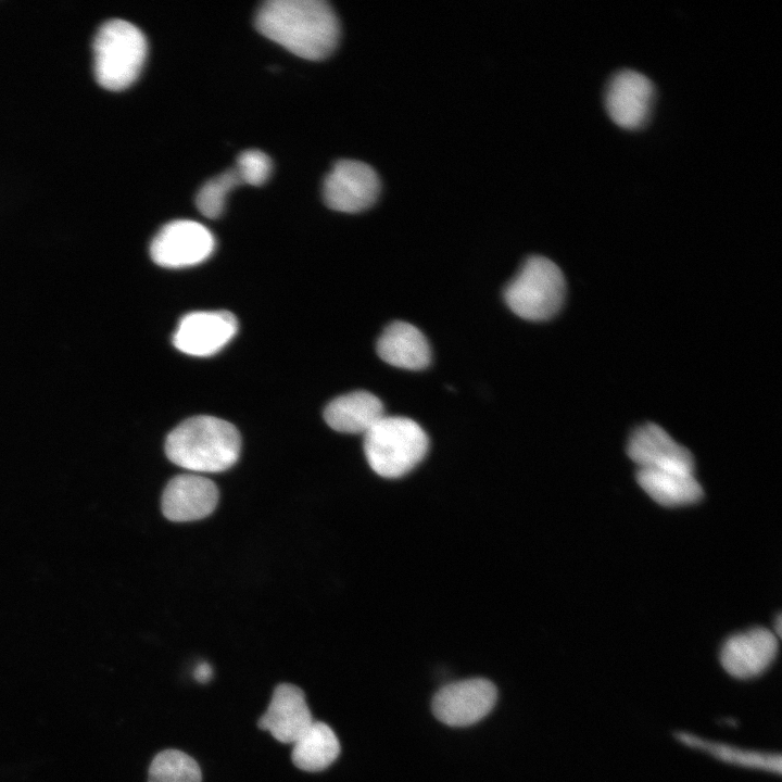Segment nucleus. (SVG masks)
<instances>
[{"label":"nucleus","mask_w":782,"mask_h":782,"mask_svg":"<svg viewBox=\"0 0 782 782\" xmlns=\"http://www.w3.org/2000/svg\"><path fill=\"white\" fill-rule=\"evenodd\" d=\"M255 26L266 38L307 60L327 58L340 34L338 17L325 0H268L258 9Z\"/></svg>","instance_id":"1"},{"label":"nucleus","mask_w":782,"mask_h":782,"mask_svg":"<svg viewBox=\"0 0 782 782\" xmlns=\"http://www.w3.org/2000/svg\"><path fill=\"white\" fill-rule=\"evenodd\" d=\"M240 451L241 438L237 428L207 415L184 420L165 441L168 459L193 472L224 471L238 461Z\"/></svg>","instance_id":"2"},{"label":"nucleus","mask_w":782,"mask_h":782,"mask_svg":"<svg viewBox=\"0 0 782 782\" xmlns=\"http://www.w3.org/2000/svg\"><path fill=\"white\" fill-rule=\"evenodd\" d=\"M429 440L414 420L383 416L364 434V453L380 477L394 479L408 474L426 456Z\"/></svg>","instance_id":"3"},{"label":"nucleus","mask_w":782,"mask_h":782,"mask_svg":"<svg viewBox=\"0 0 782 782\" xmlns=\"http://www.w3.org/2000/svg\"><path fill=\"white\" fill-rule=\"evenodd\" d=\"M147 52V39L134 24L118 18L105 22L93 41L96 80L111 91L126 89L139 76Z\"/></svg>","instance_id":"4"},{"label":"nucleus","mask_w":782,"mask_h":782,"mask_svg":"<svg viewBox=\"0 0 782 782\" xmlns=\"http://www.w3.org/2000/svg\"><path fill=\"white\" fill-rule=\"evenodd\" d=\"M565 293L566 282L560 268L551 260L534 255L507 285L504 299L517 316L541 321L560 310Z\"/></svg>","instance_id":"5"},{"label":"nucleus","mask_w":782,"mask_h":782,"mask_svg":"<svg viewBox=\"0 0 782 782\" xmlns=\"http://www.w3.org/2000/svg\"><path fill=\"white\" fill-rule=\"evenodd\" d=\"M215 239L202 224L180 219L164 225L150 245L153 262L162 267L180 268L200 264L214 251Z\"/></svg>","instance_id":"6"},{"label":"nucleus","mask_w":782,"mask_h":782,"mask_svg":"<svg viewBox=\"0 0 782 782\" xmlns=\"http://www.w3.org/2000/svg\"><path fill=\"white\" fill-rule=\"evenodd\" d=\"M380 192V179L368 164L356 160H340L327 174L323 195L328 207L357 213L371 206Z\"/></svg>","instance_id":"7"},{"label":"nucleus","mask_w":782,"mask_h":782,"mask_svg":"<svg viewBox=\"0 0 782 782\" xmlns=\"http://www.w3.org/2000/svg\"><path fill=\"white\" fill-rule=\"evenodd\" d=\"M654 96L655 87L647 76L623 68L608 80L604 103L615 124L626 129H638L648 119Z\"/></svg>","instance_id":"8"},{"label":"nucleus","mask_w":782,"mask_h":782,"mask_svg":"<svg viewBox=\"0 0 782 782\" xmlns=\"http://www.w3.org/2000/svg\"><path fill=\"white\" fill-rule=\"evenodd\" d=\"M496 689L485 679H470L449 684L434 696V716L452 727H465L482 719L494 706Z\"/></svg>","instance_id":"9"},{"label":"nucleus","mask_w":782,"mask_h":782,"mask_svg":"<svg viewBox=\"0 0 782 782\" xmlns=\"http://www.w3.org/2000/svg\"><path fill=\"white\" fill-rule=\"evenodd\" d=\"M238 321L227 311H199L185 315L178 323L173 343L192 356H210L222 350L236 335Z\"/></svg>","instance_id":"10"},{"label":"nucleus","mask_w":782,"mask_h":782,"mask_svg":"<svg viewBox=\"0 0 782 782\" xmlns=\"http://www.w3.org/2000/svg\"><path fill=\"white\" fill-rule=\"evenodd\" d=\"M777 635L766 628H754L730 636L721 647L720 663L732 677L747 680L760 676L778 654Z\"/></svg>","instance_id":"11"},{"label":"nucleus","mask_w":782,"mask_h":782,"mask_svg":"<svg viewBox=\"0 0 782 782\" xmlns=\"http://www.w3.org/2000/svg\"><path fill=\"white\" fill-rule=\"evenodd\" d=\"M628 455L639 469L694 472L690 451L656 424L649 422L634 430L629 439Z\"/></svg>","instance_id":"12"},{"label":"nucleus","mask_w":782,"mask_h":782,"mask_svg":"<svg viewBox=\"0 0 782 782\" xmlns=\"http://www.w3.org/2000/svg\"><path fill=\"white\" fill-rule=\"evenodd\" d=\"M313 722L303 690L291 683H280L274 689L257 727L268 731L280 743L293 744Z\"/></svg>","instance_id":"13"},{"label":"nucleus","mask_w":782,"mask_h":782,"mask_svg":"<svg viewBox=\"0 0 782 782\" xmlns=\"http://www.w3.org/2000/svg\"><path fill=\"white\" fill-rule=\"evenodd\" d=\"M218 502L216 484L197 474H182L169 480L161 506L172 521H193L213 513Z\"/></svg>","instance_id":"14"},{"label":"nucleus","mask_w":782,"mask_h":782,"mask_svg":"<svg viewBox=\"0 0 782 782\" xmlns=\"http://www.w3.org/2000/svg\"><path fill=\"white\" fill-rule=\"evenodd\" d=\"M376 349L382 361L404 369H422L431 358L424 333L406 321L390 324L378 338Z\"/></svg>","instance_id":"15"},{"label":"nucleus","mask_w":782,"mask_h":782,"mask_svg":"<svg viewBox=\"0 0 782 782\" xmlns=\"http://www.w3.org/2000/svg\"><path fill=\"white\" fill-rule=\"evenodd\" d=\"M384 416L382 402L364 390L333 399L324 411L327 425L339 432L365 434Z\"/></svg>","instance_id":"16"},{"label":"nucleus","mask_w":782,"mask_h":782,"mask_svg":"<svg viewBox=\"0 0 782 782\" xmlns=\"http://www.w3.org/2000/svg\"><path fill=\"white\" fill-rule=\"evenodd\" d=\"M640 487L658 504L674 507L696 503L703 490L694 472L660 469H639Z\"/></svg>","instance_id":"17"},{"label":"nucleus","mask_w":782,"mask_h":782,"mask_svg":"<svg viewBox=\"0 0 782 782\" xmlns=\"http://www.w3.org/2000/svg\"><path fill=\"white\" fill-rule=\"evenodd\" d=\"M340 754V743L333 730L321 721H314L293 743L291 759L303 771L317 772L328 768Z\"/></svg>","instance_id":"18"},{"label":"nucleus","mask_w":782,"mask_h":782,"mask_svg":"<svg viewBox=\"0 0 782 782\" xmlns=\"http://www.w3.org/2000/svg\"><path fill=\"white\" fill-rule=\"evenodd\" d=\"M677 737L685 745L705 751L722 761L746 768L761 769L775 773L781 772V756L779 754L742 749L722 743L703 740L686 732L677 733Z\"/></svg>","instance_id":"19"},{"label":"nucleus","mask_w":782,"mask_h":782,"mask_svg":"<svg viewBox=\"0 0 782 782\" xmlns=\"http://www.w3.org/2000/svg\"><path fill=\"white\" fill-rule=\"evenodd\" d=\"M199 764L178 749H165L152 759L148 782H201Z\"/></svg>","instance_id":"20"},{"label":"nucleus","mask_w":782,"mask_h":782,"mask_svg":"<svg viewBox=\"0 0 782 782\" xmlns=\"http://www.w3.org/2000/svg\"><path fill=\"white\" fill-rule=\"evenodd\" d=\"M237 169L230 168L206 181L195 197L200 213L209 218H217L224 211L228 192L241 185Z\"/></svg>","instance_id":"21"},{"label":"nucleus","mask_w":782,"mask_h":782,"mask_svg":"<svg viewBox=\"0 0 782 782\" xmlns=\"http://www.w3.org/2000/svg\"><path fill=\"white\" fill-rule=\"evenodd\" d=\"M272 161L267 154L258 150H247L239 154L235 167L242 184L261 186L272 173Z\"/></svg>","instance_id":"22"},{"label":"nucleus","mask_w":782,"mask_h":782,"mask_svg":"<svg viewBox=\"0 0 782 782\" xmlns=\"http://www.w3.org/2000/svg\"><path fill=\"white\" fill-rule=\"evenodd\" d=\"M212 667L207 663L199 664L193 672L194 679L200 683H206L212 678Z\"/></svg>","instance_id":"23"}]
</instances>
